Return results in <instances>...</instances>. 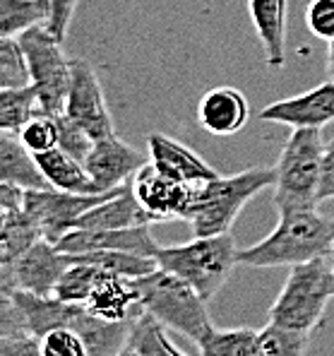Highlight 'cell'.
<instances>
[{"instance_id": "cell-1", "label": "cell", "mask_w": 334, "mask_h": 356, "mask_svg": "<svg viewBox=\"0 0 334 356\" xmlns=\"http://www.w3.org/2000/svg\"><path fill=\"white\" fill-rule=\"evenodd\" d=\"M133 323L103 321L85 303L58 296L3 291L0 356H118Z\"/></svg>"}, {"instance_id": "cell-2", "label": "cell", "mask_w": 334, "mask_h": 356, "mask_svg": "<svg viewBox=\"0 0 334 356\" xmlns=\"http://www.w3.org/2000/svg\"><path fill=\"white\" fill-rule=\"evenodd\" d=\"M334 250V219L317 207L279 209V224L269 236L250 248L238 250V265L248 267H294L325 258Z\"/></svg>"}, {"instance_id": "cell-3", "label": "cell", "mask_w": 334, "mask_h": 356, "mask_svg": "<svg viewBox=\"0 0 334 356\" xmlns=\"http://www.w3.org/2000/svg\"><path fill=\"white\" fill-rule=\"evenodd\" d=\"M322 128H294L279 161L274 164V205L276 209H306L320 205L322 156H325Z\"/></svg>"}, {"instance_id": "cell-4", "label": "cell", "mask_w": 334, "mask_h": 356, "mask_svg": "<svg viewBox=\"0 0 334 356\" xmlns=\"http://www.w3.org/2000/svg\"><path fill=\"white\" fill-rule=\"evenodd\" d=\"M330 298H334V265L327 263V255L299 263L289 270L284 289L269 308V323L310 334L325 318Z\"/></svg>"}, {"instance_id": "cell-5", "label": "cell", "mask_w": 334, "mask_h": 356, "mask_svg": "<svg viewBox=\"0 0 334 356\" xmlns=\"http://www.w3.org/2000/svg\"><path fill=\"white\" fill-rule=\"evenodd\" d=\"M274 166H255L241 174L222 176L202 183L197 193V202L192 209L190 227L195 236H217L231 232L241 209L258 195L260 191L274 186Z\"/></svg>"}, {"instance_id": "cell-6", "label": "cell", "mask_w": 334, "mask_h": 356, "mask_svg": "<svg viewBox=\"0 0 334 356\" xmlns=\"http://www.w3.org/2000/svg\"><path fill=\"white\" fill-rule=\"evenodd\" d=\"M135 286L140 291L144 311L164 327L176 330L195 344L212 330L207 301L174 272L156 267L149 275L137 277Z\"/></svg>"}, {"instance_id": "cell-7", "label": "cell", "mask_w": 334, "mask_h": 356, "mask_svg": "<svg viewBox=\"0 0 334 356\" xmlns=\"http://www.w3.org/2000/svg\"><path fill=\"white\" fill-rule=\"evenodd\" d=\"M156 263L185 280L210 303L238 265V248L231 232L217 236H195L183 245H161Z\"/></svg>"}, {"instance_id": "cell-8", "label": "cell", "mask_w": 334, "mask_h": 356, "mask_svg": "<svg viewBox=\"0 0 334 356\" xmlns=\"http://www.w3.org/2000/svg\"><path fill=\"white\" fill-rule=\"evenodd\" d=\"M19 44L27 54L31 85L39 92L44 113L51 116L65 113L72 82V60L62 51V41L51 34L49 24H41L19 34Z\"/></svg>"}, {"instance_id": "cell-9", "label": "cell", "mask_w": 334, "mask_h": 356, "mask_svg": "<svg viewBox=\"0 0 334 356\" xmlns=\"http://www.w3.org/2000/svg\"><path fill=\"white\" fill-rule=\"evenodd\" d=\"M75 253H65L56 243L41 238L17 258L15 263L3 265L0 270V291H29L36 296H56V286L67 272V267L75 265Z\"/></svg>"}, {"instance_id": "cell-10", "label": "cell", "mask_w": 334, "mask_h": 356, "mask_svg": "<svg viewBox=\"0 0 334 356\" xmlns=\"http://www.w3.org/2000/svg\"><path fill=\"white\" fill-rule=\"evenodd\" d=\"M123 188V186H121ZM121 188H113L106 193H97V195H80V193H65L58 188H49V191H27L24 195V209L34 224L39 227L41 236L51 243L70 234L75 229L77 219L85 212H90L92 207H97L99 202L108 200L116 195Z\"/></svg>"}, {"instance_id": "cell-11", "label": "cell", "mask_w": 334, "mask_h": 356, "mask_svg": "<svg viewBox=\"0 0 334 356\" xmlns=\"http://www.w3.org/2000/svg\"><path fill=\"white\" fill-rule=\"evenodd\" d=\"M202 183H178L171 181L144 164L133 178V193L140 205L154 217V222H169V219H187L190 222L192 209L197 202Z\"/></svg>"}, {"instance_id": "cell-12", "label": "cell", "mask_w": 334, "mask_h": 356, "mask_svg": "<svg viewBox=\"0 0 334 356\" xmlns=\"http://www.w3.org/2000/svg\"><path fill=\"white\" fill-rule=\"evenodd\" d=\"M65 116L75 120L80 128H85L92 135L94 143L116 133L101 82H99L94 67L85 58L72 60V82L70 92H67Z\"/></svg>"}, {"instance_id": "cell-13", "label": "cell", "mask_w": 334, "mask_h": 356, "mask_svg": "<svg viewBox=\"0 0 334 356\" xmlns=\"http://www.w3.org/2000/svg\"><path fill=\"white\" fill-rule=\"evenodd\" d=\"M144 164H149V154H142V152L130 147L116 133L103 140H97L85 159L87 171H90V176L101 193L130 183Z\"/></svg>"}, {"instance_id": "cell-14", "label": "cell", "mask_w": 334, "mask_h": 356, "mask_svg": "<svg viewBox=\"0 0 334 356\" xmlns=\"http://www.w3.org/2000/svg\"><path fill=\"white\" fill-rule=\"evenodd\" d=\"M65 253H92V250H123V253L156 258L161 245L149 234V224L130 229H72L58 243Z\"/></svg>"}, {"instance_id": "cell-15", "label": "cell", "mask_w": 334, "mask_h": 356, "mask_svg": "<svg viewBox=\"0 0 334 356\" xmlns=\"http://www.w3.org/2000/svg\"><path fill=\"white\" fill-rule=\"evenodd\" d=\"M260 118L289 128H322L334 120V80L265 106Z\"/></svg>"}, {"instance_id": "cell-16", "label": "cell", "mask_w": 334, "mask_h": 356, "mask_svg": "<svg viewBox=\"0 0 334 356\" xmlns=\"http://www.w3.org/2000/svg\"><path fill=\"white\" fill-rule=\"evenodd\" d=\"M147 147H149V164H152L159 174L171 178V181L207 183L219 176L197 152H192L187 145L169 138V135H164V133L149 135Z\"/></svg>"}, {"instance_id": "cell-17", "label": "cell", "mask_w": 334, "mask_h": 356, "mask_svg": "<svg viewBox=\"0 0 334 356\" xmlns=\"http://www.w3.org/2000/svg\"><path fill=\"white\" fill-rule=\"evenodd\" d=\"M94 316L113 323H133L144 313L142 298L135 286V280L116 272L103 270L94 286L92 296L85 303Z\"/></svg>"}, {"instance_id": "cell-18", "label": "cell", "mask_w": 334, "mask_h": 356, "mask_svg": "<svg viewBox=\"0 0 334 356\" xmlns=\"http://www.w3.org/2000/svg\"><path fill=\"white\" fill-rule=\"evenodd\" d=\"M250 118V104L236 87H214L202 94L197 104V120L212 135L231 138L241 133Z\"/></svg>"}, {"instance_id": "cell-19", "label": "cell", "mask_w": 334, "mask_h": 356, "mask_svg": "<svg viewBox=\"0 0 334 356\" xmlns=\"http://www.w3.org/2000/svg\"><path fill=\"white\" fill-rule=\"evenodd\" d=\"M152 222L154 217L140 205V200L133 193V181H130L113 197L99 202L97 207L82 214L75 229H130Z\"/></svg>"}, {"instance_id": "cell-20", "label": "cell", "mask_w": 334, "mask_h": 356, "mask_svg": "<svg viewBox=\"0 0 334 356\" xmlns=\"http://www.w3.org/2000/svg\"><path fill=\"white\" fill-rule=\"evenodd\" d=\"M0 181L19 186L24 191H49L53 188L44 169L36 161V154L22 145L15 133L3 130L0 135Z\"/></svg>"}, {"instance_id": "cell-21", "label": "cell", "mask_w": 334, "mask_h": 356, "mask_svg": "<svg viewBox=\"0 0 334 356\" xmlns=\"http://www.w3.org/2000/svg\"><path fill=\"white\" fill-rule=\"evenodd\" d=\"M248 13L265 49L269 67H281L286 60V13L289 0H248Z\"/></svg>"}, {"instance_id": "cell-22", "label": "cell", "mask_w": 334, "mask_h": 356, "mask_svg": "<svg viewBox=\"0 0 334 356\" xmlns=\"http://www.w3.org/2000/svg\"><path fill=\"white\" fill-rule=\"evenodd\" d=\"M36 161L44 169L46 178L53 188L65 193H80V195H97L101 193L94 183V178L87 171L85 161L75 159L72 154H67L65 149L53 147L49 152L36 154Z\"/></svg>"}, {"instance_id": "cell-23", "label": "cell", "mask_w": 334, "mask_h": 356, "mask_svg": "<svg viewBox=\"0 0 334 356\" xmlns=\"http://www.w3.org/2000/svg\"><path fill=\"white\" fill-rule=\"evenodd\" d=\"M41 238L44 236H41L34 219L27 214V209H3V227H0V260H3V265H10L17 258H22L31 245Z\"/></svg>"}, {"instance_id": "cell-24", "label": "cell", "mask_w": 334, "mask_h": 356, "mask_svg": "<svg viewBox=\"0 0 334 356\" xmlns=\"http://www.w3.org/2000/svg\"><path fill=\"white\" fill-rule=\"evenodd\" d=\"M51 22V0H0V36H19Z\"/></svg>"}, {"instance_id": "cell-25", "label": "cell", "mask_w": 334, "mask_h": 356, "mask_svg": "<svg viewBox=\"0 0 334 356\" xmlns=\"http://www.w3.org/2000/svg\"><path fill=\"white\" fill-rule=\"evenodd\" d=\"M44 111L39 102V92L34 85L0 89V128L8 133H19L31 118Z\"/></svg>"}, {"instance_id": "cell-26", "label": "cell", "mask_w": 334, "mask_h": 356, "mask_svg": "<svg viewBox=\"0 0 334 356\" xmlns=\"http://www.w3.org/2000/svg\"><path fill=\"white\" fill-rule=\"evenodd\" d=\"M258 330L250 327H214L197 342L200 356H250L255 349Z\"/></svg>"}, {"instance_id": "cell-27", "label": "cell", "mask_w": 334, "mask_h": 356, "mask_svg": "<svg viewBox=\"0 0 334 356\" xmlns=\"http://www.w3.org/2000/svg\"><path fill=\"white\" fill-rule=\"evenodd\" d=\"M130 342L135 344L140 356H185L171 344V339L164 332V325L147 311L133 323Z\"/></svg>"}, {"instance_id": "cell-28", "label": "cell", "mask_w": 334, "mask_h": 356, "mask_svg": "<svg viewBox=\"0 0 334 356\" xmlns=\"http://www.w3.org/2000/svg\"><path fill=\"white\" fill-rule=\"evenodd\" d=\"M308 332L284 330L269 323L267 327L258 330L255 339V356H303L308 347Z\"/></svg>"}, {"instance_id": "cell-29", "label": "cell", "mask_w": 334, "mask_h": 356, "mask_svg": "<svg viewBox=\"0 0 334 356\" xmlns=\"http://www.w3.org/2000/svg\"><path fill=\"white\" fill-rule=\"evenodd\" d=\"M31 72L19 36H0V89L29 87Z\"/></svg>"}, {"instance_id": "cell-30", "label": "cell", "mask_w": 334, "mask_h": 356, "mask_svg": "<svg viewBox=\"0 0 334 356\" xmlns=\"http://www.w3.org/2000/svg\"><path fill=\"white\" fill-rule=\"evenodd\" d=\"M101 272H103L101 267L77 260L75 265L67 267V272L58 282V286H56V296H58L60 301L87 303V298L92 296V291H94V286H97Z\"/></svg>"}, {"instance_id": "cell-31", "label": "cell", "mask_w": 334, "mask_h": 356, "mask_svg": "<svg viewBox=\"0 0 334 356\" xmlns=\"http://www.w3.org/2000/svg\"><path fill=\"white\" fill-rule=\"evenodd\" d=\"M15 135L22 140V145L27 149H31L34 154H41V152L58 147V138H60L58 120H56V116H51V113L41 111L39 116L31 118L29 123Z\"/></svg>"}, {"instance_id": "cell-32", "label": "cell", "mask_w": 334, "mask_h": 356, "mask_svg": "<svg viewBox=\"0 0 334 356\" xmlns=\"http://www.w3.org/2000/svg\"><path fill=\"white\" fill-rule=\"evenodd\" d=\"M56 120H58V147L65 149L67 154H72L75 159L85 161L87 154L92 152L94 147V140L92 135L87 133L85 128H80V125L75 123V120H70L65 116V113H60V116H56Z\"/></svg>"}, {"instance_id": "cell-33", "label": "cell", "mask_w": 334, "mask_h": 356, "mask_svg": "<svg viewBox=\"0 0 334 356\" xmlns=\"http://www.w3.org/2000/svg\"><path fill=\"white\" fill-rule=\"evenodd\" d=\"M306 27L322 41H334V0H310L306 8Z\"/></svg>"}, {"instance_id": "cell-34", "label": "cell", "mask_w": 334, "mask_h": 356, "mask_svg": "<svg viewBox=\"0 0 334 356\" xmlns=\"http://www.w3.org/2000/svg\"><path fill=\"white\" fill-rule=\"evenodd\" d=\"M80 0H51V22L49 29L51 34L58 41H65L67 31H70L72 17H75V10Z\"/></svg>"}, {"instance_id": "cell-35", "label": "cell", "mask_w": 334, "mask_h": 356, "mask_svg": "<svg viewBox=\"0 0 334 356\" xmlns=\"http://www.w3.org/2000/svg\"><path fill=\"white\" fill-rule=\"evenodd\" d=\"M334 200V138L327 140L325 156H322V178H320V202Z\"/></svg>"}, {"instance_id": "cell-36", "label": "cell", "mask_w": 334, "mask_h": 356, "mask_svg": "<svg viewBox=\"0 0 334 356\" xmlns=\"http://www.w3.org/2000/svg\"><path fill=\"white\" fill-rule=\"evenodd\" d=\"M327 72L330 80H334V41H327Z\"/></svg>"}, {"instance_id": "cell-37", "label": "cell", "mask_w": 334, "mask_h": 356, "mask_svg": "<svg viewBox=\"0 0 334 356\" xmlns=\"http://www.w3.org/2000/svg\"><path fill=\"white\" fill-rule=\"evenodd\" d=\"M118 356H140V354H137V349H135V344L128 339V344H125V347H123V352L118 354Z\"/></svg>"}, {"instance_id": "cell-38", "label": "cell", "mask_w": 334, "mask_h": 356, "mask_svg": "<svg viewBox=\"0 0 334 356\" xmlns=\"http://www.w3.org/2000/svg\"><path fill=\"white\" fill-rule=\"evenodd\" d=\"M332 253H334V250H332Z\"/></svg>"}]
</instances>
